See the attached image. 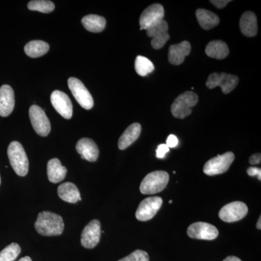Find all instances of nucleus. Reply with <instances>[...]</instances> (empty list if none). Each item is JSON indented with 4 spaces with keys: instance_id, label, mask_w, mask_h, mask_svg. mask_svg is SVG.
<instances>
[{
    "instance_id": "9d476101",
    "label": "nucleus",
    "mask_w": 261,
    "mask_h": 261,
    "mask_svg": "<svg viewBox=\"0 0 261 261\" xmlns=\"http://www.w3.org/2000/svg\"><path fill=\"white\" fill-rule=\"evenodd\" d=\"M162 204L163 200L161 197H147L140 202L136 211V218L141 221H147L152 219L159 212Z\"/></svg>"
},
{
    "instance_id": "423d86ee",
    "label": "nucleus",
    "mask_w": 261,
    "mask_h": 261,
    "mask_svg": "<svg viewBox=\"0 0 261 261\" xmlns=\"http://www.w3.org/2000/svg\"><path fill=\"white\" fill-rule=\"evenodd\" d=\"M238 82L239 78L237 75L226 73H214L209 75L206 87L211 89L220 87L223 93L228 94L238 86Z\"/></svg>"
},
{
    "instance_id": "9b49d317",
    "label": "nucleus",
    "mask_w": 261,
    "mask_h": 261,
    "mask_svg": "<svg viewBox=\"0 0 261 261\" xmlns=\"http://www.w3.org/2000/svg\"><path fill=\"white\" fill-rule=\"evenodd\" d=\"M165 11L163 5L153 4L146 8L140 19V30H147L164 20Z\"/></svg>"
},
{
    "instance_id": "58836bf2",
    "label": "nucleus",
    "mask_w": 261,
    "mask_h": 261,
    "mask_svg": "<svg viewBox=\"0 0 261 261\" xmlns=\"http://www.w3.org/2000/svg\"><path fill=\"white\" fill-rule=\"evenodd\" d=\"M169 203H172V200H170L169 201Z\"/></svg>"
},
{
    "instance_id": "2f4dec72",
    "label": "nucleus",
    "mask_w": 261,
    "mask_h": 261,
    "mask_svg": "<svg viewBox=\"0 0 261 261\" xmlns=\"http://www.w3.org/2000/svg\"><path fill=\"white\" fill-rule=\"evenodd\" d=\"M178 140L176 136L171 135L168 136L167 140H166V145L168 146L169 148H174L178 145Z\"/></svg>"
},
{
    "instance_id": "f03ea898",
    "label": "nucleus",
    "mask_w": 261,
    "mask_h": 261,
    "mask_svg": "<svg viewBox=\"0 0 261 261\" xmlns=\"http://www.w3.org/2000/svg\"><path fill=\"white\" fill-rule=\"evenodd\" d=\"M8 155L10 165L19 176H25L29 171V159L23 146L14 141L10 144Z\"/></svg>"
},
{
    "instance_id": "b1692460",
    "label": "nucleus",
    "mask_w": 261,
    "mask_h": 261,
    "mask_svg": "<svg viewBox=\"0 0 261 261\" xmlns=\"http://www.w3.org/2000/svg\"><path fill=\"white\" fill-rule=\"evenodd\" d=\"M196 17L200 27L205 30H210L214 28L220 21L217 15L205 9L197 10L196 11Z\"/></svg>"
},
{
    "instance_id": "f257e3e1",
    "label": "nucleus",
    "mask_w": 261,
    "mask_h": 261,
    "mask_svg": "<svg viewBox=\"0 0 261 261\" xmlns=\"http://www.w3.org/2000/svg\"><path fill=\"white\" fill-rule=\"evenodd\" d=\"M35 228L42 236H58L63 232L64 222L59 215L49 211H43L38 215Z\"/></svg>"
},
{
    "instance_id": "ddd939ff",
    "label": "nucleus",
    "mask_w": 261,
    "mask_h": 261,
    "mask_svg": "<svg viewBox=\"0 0 261 261\" xmlns=\"http://www.w3.org/2000/svg\"><path fill=\"white\" fill-rule=\"evenodd\" d=\"M101 224L99 220H92L84 227L81 237L82 246L87 249H92L99 243L101 238Z\"/></svg>"
},
{
    "instance_id": "c85d7f7f",
    "label": "nucleus",
    "mask_w": 261,
    "mask_h": 261,
    "mask_svg": "<svg viewBox=\"0 0 261 261\" xmlns=\"http://www.w3.org/2000/svg\"><path fill=\"white\" fill-rule=\"evenodd\" d=\"M20 253V245L11 243L0 252V261H14Z\"/></svg>"
},
{
    "instance_id": "4468645a",
    "label": "nucleus",
    "mask_w": 261,
    "mask_h": 261,
    "mask_svg": "<svg viewBox=\"0 0 261 261\" xmlns=\"http://www.w3.org/2000/svg\"><path fill=\"white\" fill-rule=\"evenodd\" d=\"M51 102L57 112L65 119H70L73 116V105L70 98L64 92L56 90L51 94Z\"/></svg>"
},
{
    "instance_id": "c756f323",
    "label": "nucleus",
    "mask_w": 261,
    "mask_h": 261,
    "mask_svg": "<svg viewBox=\"0 0 261 261\" xmlns=\"http://www.w3.org/2000/svg\"><path fill=\"white\" fill-rule=\"evenodd\" d=\"M118 261H149V257L147 252L137 250Z\"/></svg>"
},
{
    "instance_id": "6e6552de",
    "label": "nucleus",
    "mask_w": 261,
    "mask_h": 261,
    "mask_svg": "<svg viewBox=\"0 0 261 261\" xmlns=\"http://www.w3.org/2000/svg\"><path fill=\"white\" fill-rule=\"evenodd\" d=\"M29 118L33 128L38 135L47 137L51 130L50 122L42 108L38 106H32L29 108Z\"/></svg>"
},
{
    "instance_id": "5701e85b",
    "label": "nucleus",
    "mask_w": 261,
    "mask_h": 261,
    "mask_svg": "<svg viewBox=\"0 0 261 261\" xmlns=\"http://www.w3.org/2000/svg\"><path fill=\"white\" fill-rule=\"evenodd\" d=\"M205 53L210 58L222 60L228 56L229 49L227 44L222 41H212L206 47Z\"/></svg>"
},
{
    "instance_id": "7c9ffc66",
    "label": "nucleus",
    "mask_w": 261,
    "mask_h": 261,
    "mask_svg": "<svg viewBox=\"0 0 261 261\" xmlns=\"http://www.w3.org/2000/svg\"><path fill=\"white\" fill-rule=\"evenodd\" d=\"M169 150V147H168L166 144H161V145H160L159 147H158L157 149H156V157L159 159H164L166 153H168Z\"/></svg>"
},
{
    "instance_id": "412c9836",
    "label": "nucleus",
    "mask_w": 261,
    "mask_h": 261,
    "mask_svg": "<svg viewBox=\"0 0 261 261\" xmlns=\"http://www.w3.org/2000/svg\"><path fill=\"white\" fill-rule=\"evenodd\" d=\"M58 194L61 200L70 203H76L78 201L82 200L80 190L71 182H65L60 185Z\"/></svg>"
},
{
    "instance_id": "a878e982",
    "label": "nucleus",
    "mask_w": 261,
    "mask_h": 261,
    "mask_svg": "<svg viewBox=\"0 0 261 261\" xmlns=\"http://www.w3.org/2000/svg\"><path fill=\"white\" fill-rule=\"evenodd\" d=\"M49 49V44L44 41L34 40L27 43L24 47L25 54L30 58H37L47 54Z\"/></svg>"
},
{
    "instance_id": "f3484780",
    "label": "nucleus",
    "mask_w": 261,
    "mask_h": 261,
    "mask_svg": "<svg viewBox=\"0 0 261 261\" xmlns=\"http://www.w3.org/2000/svg\"><path fill=\"white\" fill-rule=\"evenodd\" d=\"M15 107V96L13 89L9 85L0 87V116L8 117L13 112Z\"/></svg>"
},
{
    "instance_id": "4be33fe9",
    "label": "nucleus",
    "mask_w": 261,
    "mask_h": 261,
    "mask_svg": "<svg viewBox=\"0 0 261 261\" xmlns=\"http://www.w3.org/2000/svg\"><path fill=\"white\" fill-rule=\"evenodd\" d=\"M67 174V168L61 164L58 159H53L47 163V176L51 183L63 181Z\"/></svg>"
},
{
    "instance_id": "7ed1b4c3",
    "label": "nucleus",
    "mask_w": 261,
    "mask_h": 261,
    "mask_svg": "<svg viewBox=\"0 0 261 261\" xmlns=\"http://www.w3.org/2000/svg\"><path fill=\"white\" fill-rule=\"evenodd\" d=\"M169 181V175L166 171H156L148 173L140 185L143 195H154L162 192Z\"/></svg>"
},
{
    "instance_id": "72a5a7b5",
    "label": "nucleus",
    "mask_w": 261,
    "mask_h": 261,
    "mask_svg": "<svg viewBox=\"0 0 261 261\" xmlns=\"http://www.w3.org/2000/svg\"><path fill=\"white\" fill-rule=\"evenodd\" d=\"M229 2L230 1H228V0H216V1L213 0V1H211V3L215 5L216 8H219V9H222L225 6H226V5H227Z\"/></svg>"
},
{
    "instance_id": "39448f33",
    "label": "nucleus",
    "mask_w": 261,
    "mask_h": 261,
    "mask_svg": "<svg viewBox=\"0 0 261 261\" xmlns=\"http://www.w3.org/2000/svg\"><path fill=\"white\" fill-rule=\"evenodd\" d=\"M234 160L233 152H228L224 154H219L211 159L204 166L203 171L207 176L222 174L229 169Z\"/></svg>"
},
{
    "instance_id": "4c0bfd02",
    "label": "nucleus",
    "mask_w": 261,
    "mask_h": 261,
    "mask_svg": "<svg viewBox=\"0 0 261 261\" xmlns=\"http://www.w3.org/2000/svg\"><path fill=\"white\" fill-rule=\"evenodd\" d=\"M261 218L260 216V218H259L258 221H257L256 227L257 228H258V229H260L261 228Z\"/></svg>"
},
{
    "instance_id": "bb28decb",
    "label": "nucleus",
    "mask_w": 261,
    "mask_h": 261,
    "mask_svg": "<svg viewBox=\"0 0 261 261\" xmlns=\"http://www.w3.org/2000/svg\"><path fill=\"white\" fill-rule=\"evenodd\" d=\"M135 70L141 76H146L153 71L154 66L148 58L139 56L136 58Z\"/></svg>"
},
{
    "instance_id": "393cba45",
    "label": "nucleus",
    "mask_w": 261,
    "mask_h": 261,
    "mask_svg": "<svg viewBox=\"0 0 261 261\" xmlns=\"http://www.w3.org/2000/svg\"><path fill=\"white\" fill-rule=\"evenodd\" d=\"M84 28L93 33L102 32L106 27V18L97 15H88L82 20Z\"/></svg>"
},
{
    "instance_id": "f704fd0d",
    "label": "nucleus",
    "mask_w": 261,
    "mask_h": 261,
    "mask_svg": "<svg viewBox=\"0 0 261 261\" xmlns=\"http://www.w3.org/2000/svg\"><path fill=\"white\" fill-rule=\"evenodd\" d=\"M249 162L251 165L259 164L261 162V155L260 153L252 154L251 157L249 159Z\"/></svg>"
},
{
    "instance_id": "2eb2a0df",
    "label": "nucleus",
    "mask_w": 261,
    "mask_h": 261,
    "mask_svg": "<svg viewBox=\"0 0 261 261\" xmlns=\"http://www.w3.org/2000/svg\"><path fill=\"white\" fill-rule=\"evenodd\" d=\"M168 30V23L165 20L147 29V35L152 38L151 45L154 49H161L170 39Z\"/></svg>"
},
{
    "instance_id": "20e7f679",
    "label": "nucleus",
    "mask_w": 261,
    "mask_h": 261,
    "mask_svg": "<svg viewBox=\"0 0 261 261\" xmlns=\"http://www.w3.org/2000/svg\"><path fill=\"white\" fill-rule=\"evenodd\" d=\"M198 102V96L192 92H186L180 94L171 106V111L175 118H183L190 116L192 108Z\"/></svg>"
},
{
    "instance_id": "6ab92c4d",
    "label": "nucleus",
    "mask_w": 261,
    "mask_h": 261,
    "mask_svg": "<svg viewBox=\"0 0 261 261\" xmlns=\"http://www.w3.org/2000/svg\"><path fill=\"white\" fill-rule=\"evenodd\" d=\"M141 132H142V126L140 123H132L120 137L118 140V148L121 150L128 148L139 138Z\"/></svg>"
},
{
    "instance_id": "0eeeda50",
    "label": "nucleus",
    "mask_w": 261,
    "mask_h": 261,
    "mask_svg": "<svg viewBox=\"0 0 261 261\" xmlns=\"http://www.w3.org/2000/svg\"><path fill=\"white\" fill-rule=\"evenodd\" d=\"M68 87L73 97L79 104L86 110H90L93 108L94 100L88 89L78 79L70 77L68 80Z\"/></svg>"
},
{
    "instance_id": "473e14b6",
    "label": "nucleus",
    "mask_w": 261,
    "mask_h": 261,
    "mask_svg": "<svg viewBox=\"0 0 261 261\" xmlns=\"http://www.w3.org/2000/svg\"><path fill=\"white\" fill-rule=\"evenodd\" d=\"M247 174L250 176H257L259 180H261V169L260 168L250 167L247 169Z\"/></svg>"
},
{
    "instance_id": "cd10ccee",
    "label": "nucleus",
    "mask_w": 261,
    "mask_h": 261,
    "mask_svg": "<svg viewBox=\"0 0 261 261\" xmlns=\"http://www.w3.org/2000/svg\"><path fill=\"white\" fill-rule=\"evenodd\" d=\"M28 8L33 11H39L43 13H49L55 10L54 3L47 0H34L29 2Z\"/></svg>"
},
{
    "instance_id": "dca6fc26",
    "label": "nucleus",
    "mask_w": 261,
    "mask_h": 261,
    "mask_svg": "<svg viewBox=\"0 0 261 261\" xmlns=\"http://www.w3.org/2000/svg\"><path fill=\"white\" fill-rule=\"evenodd\" d=\"M77 152L82 159L89 162H95L99 157V151L93 140L89 138L81 139L76 144Z\"/></svg>"
},
{
    "instance_id": "1a4fd4ad",
    "label": "nucleus",
    "mask_w": 261,
    "mask_h": 261,
    "mask_svg": "<svg viewBox=\"0 0 261 261\" xmlns=\"http://www.w3.org/2000/svg\"><path fill=\"white\" fill-rule=\"evenodd\" d=\"M248 212L246 204L240 201L230 202L219 211V218L224 222L233 223L245 217Z\"/></svg>"
},
{
    "instance_id": "e433bc0d",
    "label": "nucleus",
    "mask_w": 261,
    "mask_h": 261,
    "mask_svg": "<svg viewBox=\"0 0 261 261\" xmlns=\"http://www.w3.org/2000/svg\"><path fill=\"white\" fill-rule=\"evenodd\" d=\"M18 261H32V260L30 257L25 256L22 257V258H20Z\"/></svg>"
},
{
    "instance_id": "c9c22d12",
    "label": "nucleus",
    "mask_w": 261,
    "mask_h": 261,
    "mask_svg": "<svg viewBox=\"0 0 261 261\" xmlns=\"http://www.w3.org/2000/svg\"><path fill=\"white\" fill-rule=\"evenodd\" d=\"M223 261H242L239 257L236 256H228L226 257Z\"/></svg>"
},
{
    "instance_id": "f8f14e48",
    "label": "nucleus",
    "mask_w": 261,
    "mask_h": 261,
    "mask_svg": "<svg viewBox=\"0 0 261 261\" xmlns=\"http://www.w3.org/2000/svg\"><path fill=\"white\" fill-rule=\"evenodd\" d=\"M219 230L214 225L205 222H196L187 228L190 238L202 240H214L219 236Z\"/></svg>"
},
{
    "instance_id": "a211bd4d",
    "label": "nucleus",
    "mask_w": 261,
    "mask_h": 261,
    "mask_svg": "<svg viewBox=\"0 0 261 261\" xmlns=\"http://www.w3.org/2000/svg\"><path fill=\"white\" fill-rule=\"evenodd\" d=\"M191 45L187 41H184L179 44H173L168 50V61L174 65H179L185 61V58L190 55Z\"/></svg>"
},
{
    "instance_id": "ea45409f",
    "label": "nucleus",
    "mask_w": 261,
    "mask_h": 261,
    "mask_svg": "<svg viewBox=\"0 0 261 261\" xmlns=\"http://www.w3.org/2000/svg\"><path fill=\"white\" fill-rule=\"evenodd\" d=\"M0 184H1V178H0Z\"/></svg>"
},
{
    "instance_id": "aec40b11",
    "label": "nucleus",
    "mask_w": 261,
    "mask_h": 261,
    "mask_svg": "<svg viewBox=\"0 0 261 261\" xmlns=\"http://www.w3.org/2000/svg\"><path fill=\"white\" fill-rule=\"evenodd\" d=\"M240 28L246 37H255L257 33V18L255 13L250 11L244 13L240 18Z\"/></svg>"
}]
</instances>
